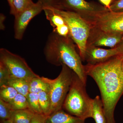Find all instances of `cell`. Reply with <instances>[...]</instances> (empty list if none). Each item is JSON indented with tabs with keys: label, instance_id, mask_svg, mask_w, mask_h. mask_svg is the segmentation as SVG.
Returning a JSON list of instances; mask_svg holds the SVG:
<instances>
[{
	"label": "cell",
	"instance_id": "cell-1",
	"mask_svg": "<svg viewBox=\"0 0 123 123\" xmlns=\"http://www.w3.org/2000/svg\"><path fill=\"white\" fill-rule=\"evenodd\" d=\"M123 55L105 62L84 65L87 76L94 80L101 93L107 123H115L114 112L123 94Z\"/></svg>",
	"mask_w": 123,
	"mask_h": 123
},
{
	"label": "cell",
	"instance_id": "cell-2",
	"mask_svg": "<svg viewBox=\"0 0 123 123\" xmlns=\"http://www.w3.org/2000/svg\"><path fill=\"white\" fill-rule=\"evenodd\" d=\"M75 43L70 36H61L52 31L44 46V56L47 61L53 65L68 66L86 85L87 75Z\"/></svg>",
	"mask_w": 123,
	"mask_h": 123
},
{
	"label": "cell",
	"instance_id": "cell-3",
	"mask_svg": "<svg viewBox=\"0 0 123 123\" xmlns=\"http://www.w3.org/2000/svg\"><path fill=\"white\" fill-rule=\"evenodd\" d=\"M86 85L74 72L72 83L63 108L68 113L85 120L92 118V98L87 94Z\"/></svg>",
	"mask_w": 123,
	"mask_h": 123
},
{
	"label": "cell",
	"instance_id": "cell-4",
	"mask_svg": "<svg viewBox=\"0 0 123 123\" xmlns=\"http://www.w3.org/2000/svg\"><path fill=\"white\" fill-rule=\"evenodd\" d=\"M63 18L68 26L70 38L76 44L82 61L84 57L90 27L87 22L79 14L71 11H65L49 7Z\"/></svg>",
	"mask_w": 123,
	"mask_h": 123
},
{
	"label": "cell",
	"instance_id": "cell-5",
	"mask_svg": "<svg viewBox=\"0 0 123 123\" xmlns=\"http://www.w3.org/2000/svg\"><path fill=\"white\" fill-rule=\"evenodd\" d=\"M62 66L61 72L55 79L41 77L48 85V93L51 102V114L63 108L65 99L72 83L74 71L65 65L62 64Z\"/></svg>",
	"mask_w": 123,
	"mask_h": 123
},
{
	"label": "cell",
	"instance_id": "cell-6",
	"mask_svg": "<svg viewBox=\"0 0 123 123\" xmlns=\"http://www.w3.org/2000/svg\"><path fill=\"white\" fill-rule=\"evenodd\" d=\"M83 18L90 29L123 34V12H113L108 9Z\"/></svg>",
	"mask_w": 123,
	"mask_h": 123
},
{
	"label": "cell",
	"instance_id": "cell-7",
	"mask_svg": "<svg viewBox=\"0 0 123 123\" xmlns=\"http://www.w3.org/2000/svg\"><path fill=\"white\" fill-rule=\"evenodd\" d=\"M0 62L7 67L11 77L31 80L39 77L33 72L24 59L6 49H0Z\"/></svg>",
	"mask_w": 123,
	"mask_h": 123
},
{
	"label": "cell",
	"instance_id": "cell-8",
	"mask_svg": "<svg viewBox=\"0 0 123 123\" xmlns=\"http://www.w3.org/2000/svg\"><path fill=\"white\" fill-rule=\"evenodd\" d=\"M55 8L74 12L82 18L108 9L103 5L85 0H59Z\"/></svg>",
	"mask_w": 123,
	"mask_h": 123
},
{
	"label": "cell",
	"instance_id": "cell-9",
	"mask_svg": "<svg viewBox=\"0 0 123 123\" xmlns=\"http://www.w3.org/2000/svg\"><path fill=\"white\" fill-rule=\"evenodd\" d=\"M43 5L39 1L14 16V37L21 40L31 20L43 10Z\"/></svg>",
	"mask_w": 123,
	"mask_h": 123
},
{
	"label": "cell",
	"instance_id": "cell-10",
	"mask_svg": "<svg viewBox=\"0 0 123 123\" xmlns=\"http://www.w3.org/2000/svg\"><path fill=\"white\" fill-rule=\"evenodd\" d=\"M123 36V34L108 33L90 29L86 46L114 48L120 43Z\"/></svg>",
	"mask_w": 123,
	"mask_h": 123
},
{
	"label": "cell",
	"instance_id": "cell-11",
	"mask_svg": "<svg viewBox=\"0 0 123 123\" xmlns=\"http://www.w3.org/2000/svg\"><path fill=\"white\" fill-rule=\"evenodd\" d=\"M118 55H120L116 47L105 49L87 45L84 61H86L89 64L94 65L105 62Z\"/></svg>",
	"mask_w": 123,
	"mask_h": 123
},
{
	"label": "cell",
	"instance_id": "cell-12",
	"mask_svg": "<svg viewBox=\"0 0 123 123\" xmlns=\"http://www.w3.org/2000/svg\"><path fill=\"white\" fill-rule=\"evenodd\" d=\"M46 123H85V120L65 112L59 110L47 117Z\"/></svg>",
	"mask_w": 123,
	"mask_h": 123
},
{
	"label": "cell",
	"instance_id": "cell-13",
	"mask_svg": "<svg viewBox=\"0 0 123 123\" xmlns=\"http://www.w3.org/2000/svg\"><path fill=\"white\" fill-rule=\"evenodd\" d=\"M92 118L96 123H107L103 104L99 96L92 99Z\"/></svg>",
	"mask_w": 123,
	"mask_h": 123
},
{
	"label": "cell",
	"instance_id": "cell-14",
	"mask_svg": "<svg viewBox=\"0 0 123 123\" xmlns=\"http://www.w3.org/2000/svg\"><path fill=\"white\" fill-rule=\"evenodd\" d=\"M34 114L30 109L13 111L10 120L13 123H30Z\"/></svg>",
	"mask_w": 123,
	"mask_h": 123
},
{
	"label": "cell",
	"instance_id": "cell-15",
	"mask_svg": "<svg viewBox=\"0 0 123 123\" xmlns=\"http://www.w3.org/2000/svg\"><path fill=\"white\" fill-rule=\"evenodd\" d=\"M31 80L25 79L11 77L7 85L13 87L18 93L27 97L29 93L30 82Z\"/></svg>",
	"mask_w": 123,
	"mask_h": 123
},
{
	"label": "cell",
	"instance_id": "cell-16",
	"mask_svg": "<svg viewBox=\"0 0 123 123\" xmlns=\"http://www.w3.org/2000/svg\"><path fill=\"white\" fill-rule=\"evenodd\" d=\"M44 11L47 19L49 21L53 29L66 24L63 18L57 14L49 7H44Z\"/></svg>",
	"mask_w": 123,
	"mask_h": 123
},
{
	"label": "cell",
	"instance_id": "cell-17",
	"mask_svg": "<svg viewBox=\"0 0 123 123\" xmlns=\"http://www.w3.org/2000/svg\"><path fill=\"white\" fill-rule=\"evenodd\" d=\"M38 94L42 113L46 116H48L51 113V99L48 92L42 91Z\"/></svg>",
	"mask_w": 123,
	"mask_h": 123
},
{
	"label": "cell",
	"instance_id": "cell-18",
	"mask_svg": "<svg viewBox=\"0 0 123 123\" xmlns=\"http://www.w3.org/2000/svg\"><path fill=\"white\" fill-rule=\"evenodd\" d=\"M49 90L48 85L42 79L41 77L34 78L31 80L29 93L38 94L42 91L49 92Z\"/></svg>",
	"mask_w": 123,
	"mask_h": 123
},
{
	"label": "cell",
	"instance_id": "cell-19",
	"mask_svg": "<svg viewBox=\"0 0 123 123\" xmlns=\"http://www.w3.org/2000/svg\"><path fill=\"white\" fill-rule=\"evenodd\" d=\"M8 103L14 111L30 109L26 97L21 94L18 93Z\"/></svg>",
	"mask_w": 123,
	"mask_h": 123
},
{
	"label": "cell",
	"instance_id": "cell-20",
	"mask_svg": "<svg viewBox=\"0 0 123 123\" xmlns=\"http://www.w3.org/2000/svg\"><path fill=\"white\" fill-rule=\"evenodd\" d=\"M18 93L13 87L8 85L0 86V99L9 103L11 102Z\"/></svg>",
	"mask_w": 123,
	"mask_h": 123
},
{
	"label": "cell",
	"instance_id": "cell-21",
	"mask_svg": "<svg viewBox=\"0 0 123 123\" xmlns=\"http://www.w3.org/2000/svg\"><path fill=\"white\" fill-rule=\"evenodd\" d=\"M26 98L30 109L34 113L43 114L40 106L38 94L29 93Z\"/></svg>",
	"mask_w": 123,
	"mask_h": 123
},
{
	"label": "cell",
	"instance_id": "cell-22",
	"mask_svg": "<svg viewBox=\"0 0 123 123\" xmlns=\"http://www.w3.org/2000/svg\"><path fill=\"white\" fill-rule=\"evenodd\" d=\"M13 111L8 103L0 99V120H10Z\"/></svg>",
	"mask_w": 123,
	"mask_h": 123
},
{
	"label": "cell",
	"instance_id": "cell-23",
	"mask_svg": "<svg viewBox=\"0 0 123 123\" xmlns=\"http://www.w3.org/2000/svg\"><path fill=\"white\" fill-rule=\"evenodd\" d=\"M34 3L32 0H14L13 5L15 11L14 16L33 5Z\"/></svg>",
	"mask_w": 123,
	"mask_h": 123
},
{
	"label": "cell",
	"instance_id": "cell-24",
	"mask_svg": "<svg viewBox=\"0 0 123 123\" xmlns=\"http://www.w3.org/2000/svg\"><path fill=\"white\" fill-rule=\"evenodd\" d=\"M11 76L4 64L0 62V86L7 85Z\"/></svg>",
	"mask_w": 123,
	"mask_h": 123
},
{
	"label": "cell",
	"instance_id": "cell-25",
	"mask_svg": "<svg viewBox=\"0 0 123 123\" xmlns=\"http://www.w3.org/2000/svg\"><path fill=\"white\" fill-rule=\"evenodd\" d=\"M108 10L113 12H123V0H117L112 2Z\"/></svg>",
	"mask_w": 123,
	"mask_h": 123
},
{
	"label": "cell",
	"instance_id": "cell-26",
	"mask_svg": "<svg viewBox=\"0 0 123 123\" xmlns=\"http://www.w3.org/2000/svg\"><path fill=\"white\" fill-rule=\"evenodd\" d=\"M53 31L61 36H70L69 29L66 24L56 29H53Z\"/></svg>",
	"mask_w": 123,
	"mask_h": 123
},
{
	"label": "cell",
	"instance_id": "cell-27",
	"mask_svg": "<svg viewBox=\"0 0 123 123\" xmlns=\"http://www.w3.org/2000/svg\"><path fill=\"white\" fill-rule=\"evenodd\" d=\"M47 118L43 114L35 113L30 123H46Z\"/></svg>",
	"mask_w": 123,
	"mask_h": 123
},
{
	"label": "cell",
	"instance_id": "cell-28",
	"mask_svg": "<svg viewBox=\"0 0 123 123\" xmlns=\"http://www.w3.org/2000/svg\"><path fill=\"white\" fill-rule=\"evenodd\" d=\"M59 0H38L41 2L44 7H52L55 8Z\"/></svg>",
	"mask_w": 123,
	"mask_h": 123
},
{
	"label": "cell",
	"instance_id": "cell-29",
	"mask_svg": "<svg viewBox=\"0 0 123 123\" xmlns=\"http://www.w3.org/2000/svg\"><path fill=\"white\" fill-rule=\"evenodd\" d=\"M13 0H7L10 8V14L14 16L15 14V11L13 5Z\"/></svg>",
	"mask_w": 123,
	"mask_h": 123
},
{
	"label": "cell",
	"instance_id": "cell-30",
	"mask_svg": "<svg viewBox=\"0 0 123 123\" xmlns=\"http://www.w3.org/2000/svg\"><path fill=\"white\" fill-rule=\"evenodd\" d=\"M6 17L4 14L2 13H0V29L1 30H5V26L4 24V22Z\"/></svg>",
	"mask_w": 123,
	"mask_h": 123
},
{
	"label": "cell",
	"instance_id": "cell-31",
	"mask_svg": "<svg viewBox=\"0 0 123 123\" xmlns=\"http://www.w3.org/2000/svg\"><path fill=\"white\" fill-rule=\"evenodd\" d=\"M101 4L108 9L112 3V0H99Z\"/></svg>",
	"mask_w": 123,
	"mask_h": 123
},
{
	"label": "cell",
	"instance_id": "cell-32",
	"mask_svg": "<svg viewBox=\"0 0 123 123\" xmlns=\"http://www.w3.org/2000/svg\"><path fill=\"white\" fill-rule=\"evenodd\" d=\"M115 47L117 48L119 55H123V36L121 42Z\"/></svg>",
	"mask_w": 123,
	"mask_h": 123
},
{
	"label": "cell",
	"instance_id": "cell-33",
	"mask_svg": "<svg viewBox=\"0 0 123 123\" xmlns=\"http://www.w3.org/2000/svg\"><path fill=\"white\" fill-rule=\"evenodd\" d=\"M0 123H13L10 120H0Z\"/></svg>",
	"mask_w": 123,
	"mask_h": 123
},
{
	"label": "cell",
	"instance_id": "cell-34",
	"mask_svg": "<svg viewBox=\"0 0 123 123\" xmlns=\"http://www.w3.org/2000/svg\"><path fill=\"white\" fill-rule=\"evenodd\" d=\"M117 0H112V2H114V1H116Z\"/></svg>",
	"mask_w": 123,
	"mask_h": 123
},
{
	"label": "cell",
	"instance_id": "cell-35",
	"mask_svg": "<svg viewBox=\"0 0 123 123\" xmlns=\"http://www.w3.org/2000/svg\"></svg>",
	"mask_w": 123,
	"mask_h": 123
}]
</instances>
